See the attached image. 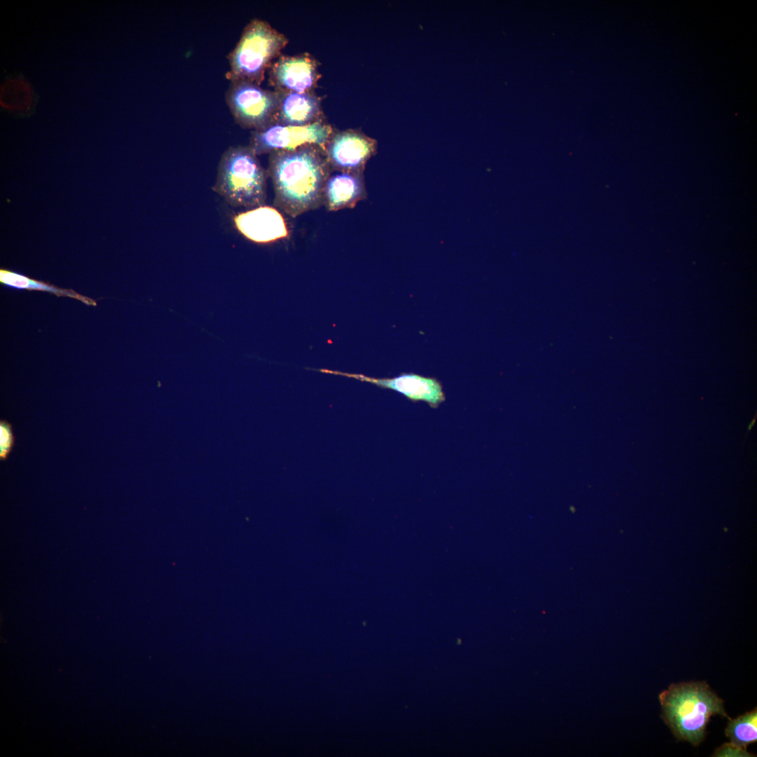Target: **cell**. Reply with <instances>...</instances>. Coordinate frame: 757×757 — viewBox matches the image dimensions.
<instances>
[{
	"instance_id": "cell-2",
	"label": "cell",
	"mask_w": 757,
	"mask_h": 757,
	"mask_svg": "<svg viewBox=\"0 0 757 757\" xmlns=\"http://www.w3.org/2000/svg\"><path fill=\"white\" fill-rule=\"evenodd\" d=\"M659 700L662 718L674 735L693 744L703 740L711 716H727L723 700L705 682L671 684Z\"/></svg>"
},
{
	"instance_id": "cell-6",
	"label": "cell",
	"mask_w": 757,
	"mask_h": 757,
	"mask_svg": "<svg viewBox=\"0 0 757 757\" xmlns=\"http://www.w3.org/2000/svg\"><path fill=\"white\" fill-rule=\"evenodd\" d=\"M333 132L332 127L325 119L302 126L272 123L253 130L249 146L257 156L293 150L308 144L318 145L325 149Z\"/></svg>"
},
{
	"instance_id": "cell-4",
	"label": "cell",
	"mask_w": 757,
	"mask_h": 757,
	"mask_svg": "<svg viewBox=\"0 0 757 757\" xmlns=\"http://www.w3.org/2000/svg\"><path fill=\"white\" fill-rule=\"evenodd\" d=\"M212 189L235 207H257L266 200V174L250 146H231L221 156Z\"/></svg>"
},
{
	"instance_id": "cell-7",
	"label": "cell",
	"mask_w": 757,
	"mask_h": 757,
	"mask_svg": "<svg viewBox=\"0 0 757 757\" xmlns=\"http://www.w3.org/2000/svg\"><path fill=\"white\" fill-rule=\"evenodd\" d=\"M320 63L308 53L281 55L268 69V85L278 92L315 93Z\"/></svg>"
},
{
	"instance_id": "cell-10",
	"label": "cell",
	"mask_w": 757,
	"mask_h": 757,
	"mask_svg": "<svg viewBox=\"0 0 757 757\" xmlns=\"http://www.w3.org/2000/svg\"><path fill=\"white\" fill-rule=\"evenodd\" d=\"M236 229L247 238L267 243L287 236L288 231L281 214L275 208L259 206L234 217Z\"/></svg>"
},
{
	"instance_id": "cell-15",
	"label": "cell",
	"mask_w": 757,
	"mask_h": 757,
	"mask_svg": "<svg viewBox=\"0 0 757 757\" xmlns=\"http://www.w3.org/2000/svg\"><path fill=\"white\" fill-rule=\"evenodd\" d=\"M757 711H751L730 720L725 729V735L730 739V745L745 750L749 744L757 739Z\"/></svg>"
},
{
	"instance_id": "cell-17",
	"label": "cell",
	"mask_w": 757,
	"mask_h": 757,
	"mask_svg": "<svg viewBox=\"0 0 757 757\" xmlns=\"http://www.w3.org/2000/svg\"><path fill=\"white\" fill-rule=\"evenodd\" d=\"M756 416H755V418H753V420L751 421V423H749V425H748V428H747V433H748V432H749V431H750V430H751V428H753V426H754V424H755V423H756Z\"/></svg>"
},
{
	"instance_id": "cell-8",
	"label": "cell",
	"mask_w": 757,
	"mask_h": 757,
	"mask_svg": "<svg viewBox=\"0 0 757 757\" xmlns=\"http://www.w3.org/2000/svg\"><path fill=\"white\" fill-rule=\"evenodd\" d=\"M323 373L346 376L374 384L379 388L398 392L413 402H425L437 409L446 400L441 382L435 377L414 373H402L394 378H373L360 374H350L320 369Z\"/></svg>"
},
{
	"instance_id": "cell-13",
	"label": "cell",
	"mask_w": 757,
	"mask_h": 757,
	"mask_svg": "<svg viewBox=\"0 0 757 757\" xmlns=\"http://www.w3.org/2000/svg\"><path fill=\"white\" fill-rule=\"evenodd\" d=\"M1 106L15 115L25 116L34 110L36 99L34 91L23 77L8 78L1 85Z\"/></svg>"
},
{
	"instance_id": "cell-11",
	"label": "cell",
	"mask_w": 757,
	"mask_h": 757,
	"mask_svg": "<svg viewBox=\"0 0 757 757\" xmlns=\"http://www.w3.org/2000/svg\"><path fill=\"white\" fill-rule=\"evenodd\" d=\"M273 123L302 126L325 119L321 97L315 93L278 92Z\"/></svg>"
},
{
	"instance_id": "cell-14",
	"label": "cell",
	"mask_w": 757,
	"mask_h": 757,
	"mask_svg": "<svg viewBox=\"0 0 757 757\" xmlns=\"http://www.w3.org/2000/svg\"><path fill=\"white\" fill-rule=\"evenodd\" d=\"M0 282L8 287L13 288L44 291L56 294L59 296H64L73 298L79 300L87 305H96V301L95 300L82 296L74 290L58 288L44 282L30 278L15 271L1 269Z\"/></svg>"
},
{
	"instance_id": "cell-9",
	"label": "cell",
	"mask_w": 757,
	"mask_h": 757,
	"mask_svg": "<svg viewBox=\"0 0 757 757\" xmlns=\"http://www.w3.org/2000/svg\"><path fill=\"white\" fill-rule=\"evenodd\" d=\"M377 141L359 130L334 132L325 146L330 167L337 171L362 172L377 151Z\"/></svg>"
},
{
	"instance_id": "cell-12",
	"label": "cell",
	"mask_w": 757,
	"mask_h": 757,
	"mask_svg": "<svg viewBox=\"0 0 757 757\" xmlns=\"http://www.w3.org/2000/svg\"><path fill=\"white\" fill-rule=\"evenodd\" d=\"M366 195L362 172L339 171L327 179L324 200L329 210L353 207Z\"/></svg>"
},
{
	"instance_id": "cell-3",
	"label": "cell",
	"mask_w": 757,
	"mask_h": 757,
	"mask_svg": "<svg viewBox=\"0 0 757 757\" xmlns=\"http://www.w3.org/2000/svg\"><path fill=\"white\" fill-rule=\"evenodd\" d=\"M289 39L267 21L255 18L245 27L236 46L227 55L229 70L226 78L260 86L265 73L282 54Z\"/></svg>"
},
{
	"instance_id": "cell-16",
	"label": "cell",
	"mask_w": 757,
	"mask_h": 757,
	"mask_svg": "<svg viewBox=\"0 0 757 757\" xmlns=\"http://www.w3.org/2000/svg\"><path fill=\"white\" fill-rule=\"evenodd\" d=\"M15 438L12 427L4 421L0 422V458L5 459L14 445Z\"/></svg>"
},
{
	"instance_id": "cell-1",
	"label": "cell",
	"mask_w": 757,
	"mask_h": 757,
	"mask_svg": "<svg viewBox=\"0 0 757 757\" xmlns=\"http://www.w3.org/2000/svg\"><path fill=\"white\" fill-rule=\"evenodd\" d=\"M329 169L325 151L318 145L270 153L276 203L293 217L318 207L324 199Z\"/></svg>"
},
{
	"instance_id": "cell-5",
	"label": "cell",
	"mask_w": 757,
	"mask_h": 757,
	"mask_svg": "<svg viewBox=\"0 0 757 757\" xmlns=\"http://www.w3.org/2000/svg\"><path fill=\"white\" fill-rule=\"evenodd\" d=\"M225 100L238 125L257 130L273 123L278 94L254 83L236 81L230 82Z\"/></svg>"
}]
</instances>
